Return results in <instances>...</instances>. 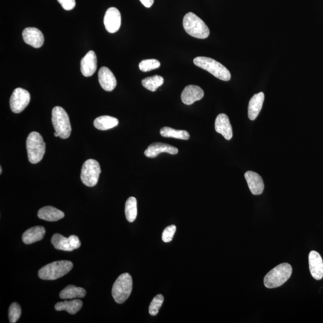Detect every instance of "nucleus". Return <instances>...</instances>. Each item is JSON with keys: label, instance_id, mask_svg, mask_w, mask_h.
I'll return each mask as SVG.
<instances>
[{"label": "nucleus", "instance_id": "nucleus-20", "mask_svg": "<svg viewBox=\"0 0 323 323\" xmlns=\"http://www.w3.org/2000/svg\"><path fill=\"white\" fill-rule=\"evenodd\" d=\"M265 95L263 93L255 94L251 98L248 107V116L251 121H255L258 117L262 110Z\"/></svg>", "mask_w": 323, "mask_h": 323}, {"label": "nucleus", "instance_id": "nucleus-29", "mask_svg": "<svg viewBox=\"0 0 323 323\" xmlns=\"http://www.w3.org/2000/svg\"><path fill=\"white\" fill-rule=\"evenodd\" d=\"M160 66V63L157 59H145L140 63L139 68L143 72H147L159 68Z\"/></svg>", "mask_w": 323, "mask_h": 323}, {"label": "nucleus", "instance_id": "nucleus-22", "mask_svg": "<svg viewBox=\"0 0 323 323\" xmlns=\"http://www.w3.org/2000/svg\"><path fill=\"white\" fill-rule=\"evenodd\" d=\"M45 230L43 226H38L30 228L22 235V241L26 244H31L43 240Z\"/></svg>", "mask_w": 323, "mask_h": 323}, {"label": "nucleus", "instance_id": "nucleus-19", "mask_svg": "<svg viewBox=\"0 0 323 323\" xmlns=\"http://www.w3.org/2000/svg\"><path fill=\"white\" fill-rule=\"evenodd\" d=\"M178 150L176 147L163 143H154L150 145L145 151V154L147 157H156L161 153L176 154Z\"/></svg>", "mask_w": 323, "mask_h": 323}, {"label": "nucleus", "instance_id": "nucleus-13", "mask_svg": "<svg viewBox=\"0 0 323 323\" xmlns=\"http://www.w3.org/2000/svg\"><path fill=\"white\" fill-rule=\"evenodd\" d=\"M97 69V58L96 53L90 51L87 53L80 62V70L85 77L92 76Z\"/></svg>", "mask_w": 323, "mask_h": 323}, {"label": "nucleus", "instance_id": "nucleus-27", "mask_svg": "<svg viewBox=\"0 0 323 323\" xmlns=\"http://www.w3.org/2000/svg\"><path fill=\"white\" fill-rule=\"evenodd\" d=\"M126 218L129 222H134L137 216V201L134 197H130L125 203Z\"/></svg>", "mask_w": 323, "mask_h": 323}, {"label": "nucleus", "instance_id": "nucleus-35", "mask_svg": "<svg viewBox=\"0 0 323 323\" xmlns=\"http://www.w3.org/2000/svg\"><path fill=\"white\" fill-rule=\"evenodd\" d=\"M54 135L56 136V137H59L58 133L57 132H55L54 133Z\"/></svg>", "mask_w": 323, "mask_h": 323}, {"label": "nucleus", "instance_id": "nucleus-34", "mask_svg": "<svg viewBox=\"0 0 323 323\" xmlns=\"http://www.w3.org/2000/svg\"><path fill=\"white\" fill-rule=\"evenodd\" d=\"M140 2L147 8H150L153 5L154 0H140Z\"/></svg>", "mask_w": 323, "mask_h": 323}, {"label": "nucleus", "instance_id": "nucleus-12", "mask_svg": "<svg viewBox=\"0 0 323 323\" xmlns=\"http://www.w3.org/2000/svg\"><path fill=\"white\" fill-rule=\"evenodd\" d=\"M22 37L27 44L34 48H40L44 43L43 34L36 28H27L23 31Z\"/></svg>", "mask_w": 323, "mask_h": 323}, {"label": "nucleus", "instance_id": "nucleus-14", "mask_svg": "<svg viewBox=\"0 0 323 323\" xmlns=\"http://www.w3.org/2000/svg\"><path fill=\"white\" fill-rule=\"evenodd\" d=\"M98 80L102 88L111 92L117 85V79L111 70L105 66L101 67L98 72Z\"/></svg>", "mask_w": 323, "mask_h": 323}, {"label": "nucleus", "instance_id": "nucleus-2", "mask_svg": "<svg viewBox=\"0 0 323 323\" xmlns=\"http://www.w3.org/2000/svg\"><path fill=\"white\" fill-rule=\"evenodd\" d=\"M292 268L289 263H282L267 273L264 279V284L268 289L282 286L290 278Z\"/></svg>", "mask_w": 323, "mask_h": 323}, {"label": "nucleus", "instance_id": "nucleus-31", "mask_svg": "<svg viewBox=\"0 0 323 323\" xmlns=\"http://www.w3.org/2000/svg\"><path fill=\"white\" fill-rule=\"evenodd\" d=\"M21 312H22V311H21V308L18 304L16 303L12 304L9 310L10 322H16L20 317Z\"/></svg>", "mask_w": 323, "mask_h": 323}, {"label": "nucleus", "instance_id": "nucleus-8", "mask_svg": "<svg viewBox=\"0 0 323 323\" xmlns=\"http://www.w3.org/2000/svg\"><path fill=\"white\" fill-rule=\"evenodd\" d=\"M101 173L100 165L96 160L88 159L83 164L80 178L83 183L88 187L97 184Z\"/></svg>", "mask_w": 323, "mask_h": 323}, {"label": "nucleus", "instance_id": "nucleus-9", "mask_svg": "<svg viewBox=\"0 0 323 323\" xmlns=\"http://www.w3.org/2000/svg\"><path fill=\"white\" fill-rule=\"evenodd\" d=\"M31 96L29 91L20 88H16L13 91L10 99V106L15 113H20L29 105Z\"/></svg>", "mask_w": 323, "mask_h": 323}, {"label": "nucleus", "instance_id": "nucleus-18", "mask_svg": "<svg viewBox=\"0 0 323 323\" xmlns=\"http://www.w3.org/2000/svg\"><path fill=\"white\" fill-rule=\"evenodd\" d=\"M215 129L217 132L222 134L226 140H230L233 138V127L226 114L222 113L218 115L216 119Z\"/></svg>", "mask_w": 323, "mask_h": 323}, {"label": "nucleus", "instance_id": "nucleus-28", "mask_svg": "<svg viewBox=\"0 0 323 323\" xmlns=\"http://www.w3.org/2000/svg\"><path fill=\"white\" fill-rule=\"evenodd\" d=\"M164 79L163 77L156 75L147 77L142 80V85L147 89L155 92L158 87L163 85Z\"/></svg>", "mask_w": 323, "mask_h": 323}, {"label": "nucleus", "instance_id": "nucleus-17", "mask_svg": "<svg viewBox=\"0 0 323 323\" xmlns=\"http://www.w3.org/2000/svg\"><path fill=\"white\" fill-rule=\"evenodd\" d=\"M245 178L252 194L259 195L262 194L265 185L261 175L253 171H249L245 173Z\"/></svg>", "mask_w": 323, "mask_h": 323}, {"label": "nucleus", "instance_id": "nucleus-1", "mask_svg": "<svg viewBox=\"0 0 323 323\" xmlns=\"http://www.w3.org/2000/svg\"><path fill=\"white\" fill-rule=\"evenodd\" d=\"M184 29L189 35L199 39H205L209 36L210 30L206 25L195 13L189 12L183 18Z\"/></svg>", "mask_w": 323, "mask_h": 323}, {"label": "nucleus", "instance_id": "nucleus-10", "mask_svg": "<svg viewBox=\"0 0 323 323\" xmlns=\"http://www.w3.org/2000/svg\"><path fill=\"white\" fill-rule=\"evenodd\" d=\"M51 242L57 250L66 251H72L81 246L79 238L76 235L66 238L61 234H56L53 235Z\"/></svg>", "mask_w": 323, "mask_h": 323}, {"label": "nucleus", "instance_id": "nucleus-36", "mask_svg": "<svg viewBox=\"0 0 323 323\" xmlns=\"http://www.w3.org/2000/svg\"><path fill=\"white\" fill-rule=\"evenodd\" d=\"M2 168L1 167H0V174H2Z\"/></svg>", "mask_w": 323, "mask_h": 323}, {"label": "nucleus", "instance_id": "nucleus-16", "mask_svg": "<svg viewBox=\"0 0 323 323\" xmlns=\"http://www.w3.org/2000/svg\"><path fill=\"white\" fill-rule=\"evenodd\" d=\"M204 96L203 90L198 86L189 85L182 91L181 98L182 103L191 105L195 102L201 100Z\"/></svg>", "mask_w": 323, "mask_h": 323}, {"label": "nucleus", "instance_id": "nucleus-24", "mask_svg": "<svg viewBox=\"0 0 323 323\" xmlns=\"http://www.w3.org/2000/svg\"><path fill=\"white\" fill-rule=\"evenodd\" d=\"M86 290L83 288L70 285L61 291L59 296L62 299H72L75 298H83L86 296Z\"/></svg>", "mask_w": 323, "mask_h": 323}, {"label": "nucleus", "instance_id": "nucleus-15", "mask_svg": "<svg viewBox=\"0 0 323 323\" xmlns=\"http://www.w3.org/2000/svg\"><path fill=\"white\" fill-rule=\"evenodd\" d=\"M309 265L312 277L317 280H321L323 277V261L318 252H310L309 255Z\"/></svg>", "mask_w": 323, "mask_h": 323}, {"label": "nucleus", "instance_id": "nucleus-4", "mask_svg": "<svg viewBox=\"0 0 323 323\" xmlns=\"http://www.w3.org/2000/svg\"><path fill=\"white\" fill-rule=\"evenodd\" d=\"M27 150L30 163L36 164L43 159L45 144L39 133L31 132L27 139Z\"/></svg>", "mask_w": 323, "mask_h": 323}, {"label": "nucleus", "instance_id": "nucleus-3", "mask_svg": "<svg viewBox=\"0 0 323 323\" xmlns=\"http://www.w3.org/2000/svg\"><path fill=\"white\" fill-rule=\"evenodd\" d=\"M73 268L72 262L61 261L49 263L38 271V276L41 280H55L61 278L71 271Z\"/></svg>", "mask_w": 323, "mask_h": 323}, {"label": "nucleus", "instance_id": "nucleus-30", "mask_svg": "<svg viewBox=\"0 0 323 323\" xmlns=\"http://www.w3.org/2000/svg\"><path fill=\"white\" fill-rule=\"evenodd\" d=\"M164 301V298L161 294H158L153 298L149 307V313L151 315L154 316L158 314Z\"/></svg>", "mask_w": 323, "mask_h": 323}, {"label": "nucleus", "instance_id": "nucleus-21", "mask_svg": "<svg viewBox=\"0 0 323 323\" xmlns=\"http://www.w3.org/2000/svg\"><path fill=\"white\" fill-rule=\"evenodd\" d=\"M37 215L38 218L48 222H57L64 218L65 216L62 211L51 206H44L40 209Z\"/></svg>", "mask_w": 323, "mask_h": 323}, {"label": "nucleus", "instance_id": "nucleus-6", "mask_svg": "<svg viewBox=\"0 0 323 323\" xmlns=\"http://www.w3.org/2000/svg\"><path fill=\"white\" fill-rule=\"evenodd\" d=\"M52 122L55 132L58 133L59 137L62 139L70 137L72 132V126L68 115L64 108L59 106L53 108Z\"/></svg>", "mask_w": 323, "mask_h": 323}, {"label": "nucleus", "instance_id": "nucleus-32", "mask_svg": "<svg viewBox=\"0 0 323 323\" xmlns=\"http://www.w3.org/2000/svg\"><path fill=\"white\" fill-rule=\"evenodd\" d=\"M175 232H176V226L175 225H171L166 227L163 233V241L170 242L173 240Z\"/></svg>", "mask_w": 323, "mask_h": 323}, {"label": "nucleus", "instance_id": "nucleus-23", "mask_svg": "<svg viewBox=\"0 0 323 323\" xmlns=\"http://www.w3.org/2000/svg\"><path fill=\"white\" fill-rule=\"evenodd\" d=\"M83 303L79 299L60 302L55 305V310L58 311H65L70 314H76L82 308Z\"/></svg>", "mask_w": 323, "mask_h": 323}, {"label": "nucleus", "instance_id": "nucleus-5", "mask_svg": "<svg viewBox=\"0 0 323 323\" xmlns=\"http://www.w3.org/2000/svg\"><path fill=\"white\" fill-rule=\"evenodd\" d=\"M195 65L209 72L217 79L229 81L231 78L230 73L225 66L214 59L205 57H198L194 59Z\"/></svg>", "mask_w": 323, "mask_h": 323}, {"label": "nucleus", "instance_id": "nucleus-33", "mask_svg": "<svg viewBox=\"0 0 323 323\" xmlns=\"http://www.w3.org/2000/svg\"><path fill=\"white\" fill-rule=\"evenodd\" d=\"M59 4H60L62 8L65 10H72L75 8V0H58Z\"/></svg>", "mask_w": 323, "mask_h": 323}, {"label": "nucleus", "instance_id": "nucleus-25", "mask_svg": "<svg viewBox=\"0 0 323 323\" xmlns=\"http://www.w3.org/2000/svg\"><path fill=\"white\" fill-rule=\"evenodd\" d=\"M119 124L118 119L109 116H102L96 119L94 125L97 129L106 131L116 127Z\"/></svg>", "mask_w": 323, "mask_h": 323}, {"label": "nucleus", "instance_id": "nucleus-11", "mask_svg": "<svg viewBox=\"0 0 323 323\" xmlns=\"http://www.w3.org/2000/svg\"><path fill=\"white\" fill-rule=\"evenodd\" d=\"M104 24L108 33L117 32L121 26V15L119 10L116 8L108 9L105 14Z\"/></svg>", "mask_w": 323, "mask_h": 323}, {"label": "nucleus", "instance_id": "nucleus-26", "mask_svg": "<svg viewBox=\"0 0 323 323\" xmlns=\"http://www.w3.org/2000/svg\"><path fill=\"white\" fill-rule=\"evenodd\" d=\"M160 135L164 137L174 138L180 140H188L190 139V134L184 130H175L170 127L161 128Z\"/></svg>", "mask_w": 323, "mask_h": 323}, {"label": "nucleus", "instance_id": "nucleus-7", "mask_svg": "<svg viewBox=\"0 0 323 323\" xmlns=\"http://www.w3.org/2000/svg\"><path fill=\"white\" fill-rule=\"evenodd\" d=\"M132 279L128 273L119 276L112 288V296L116 303H124L131 295L132 290Z\"/></svg>", "mask_w": 323, "mask_h": 323}]
</instances>
